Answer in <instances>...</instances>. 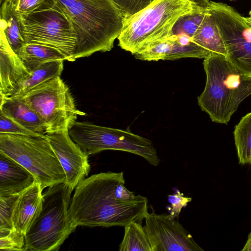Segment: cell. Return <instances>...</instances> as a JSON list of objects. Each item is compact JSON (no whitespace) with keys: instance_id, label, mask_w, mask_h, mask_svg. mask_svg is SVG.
<instances>
[{"instance_id":"cell-1","label":"cell","mask_w":251,"mask_h":251,"mask_svg":"<svg viewBox=\"0 0 251 251\" xmlns=\"http://www.w3.org/2000/svg\"><path fill=\"white\" fill-rule=\"evenodd\" d=\"M125 180L123 172L100 173L83 179L71 198L69 213L77 226H125L142 223L148 212V200L138 195L122 201L116 194L118 185Z\"/></svg>"},{"instance_id":"cell-2","label":"cell","mask_w":251,"mask_h":251,"mask_svg":"<svg viewBox=\"0 0 251 251\" xmlns=\"http://www.w3.org/2000/svg\"><path fill=\"white\" fill-rule=\"evenodd\" d=\"M77 34L74 58L110 51L123 27V14L113 0H53Z\"/></svg>"},{"instance_id":"cell-3","label":"cell","mask_w":251,"mask_h":251,"mask_svg":"<svg viewBox=\"0 0 251 251\" xmlns=\"http://www.w3.org/2000/svg\"><path fill=\"white\" fill-rule=\"evenodd\" d=\"M203 65L206 79L198 97V104L213 122L226 125L241 102L251 94V78L221 54L210 53Z\"/></svg>"},{"instance_id":"cell-4","label":"cell","mask_w":251,"mask_h":251,"mask_svg":"<svg viewBox=\"0 0 251 251\" xmlns=\"http://www.w3.org/2000/svg\"><path fill=\"white\" fill-rule=\"evenodd\" d=\"M201 9L190 0H153L138 12L123 16L119 46L134 55L171 36L181 17Z\"/></svg>"},{"instance_id":"cell-5","label":"cell","mask_w":251,"mask_h":251,"mask_svg":"<svg viewBox=\"0 0 251 251\" xmlns=\"http://www.w3.org/2000/svg\"><path fill=\"white\" fill-rule=\"evenodd\" d=\"M72 192L66 183L48 187L41 210L25 234V251H57L75 230L69 213Z\"/></svg>"},{"instance_id":"cell-6","label":"cell","mask_w":251,"mask_h":251,"mask_svg":"<svg viewBox=\"0 0 251 251\" xmlns=\"http://www.w3.org/2000/svg\"><path fill=\"white\" fill-rule=\"evenodd\" d=\"M18 18L25 43L52 47L67 61L76 60V33L68 17L53 0H45L33 11Z\"/></svg>"},{"instance_id":"cell-7","label":"cell","mask_w":251,"mask_h":251,"mask_svg":"<svg viewBox=\"0 0 251 251\" xmlns=\"http://www.w3.org/2000/svg\"><path fill=\"white\" fill-rule=\"evenodd\" d=\"M0 151L29 171L43 190L66 182L64 171L46 137L0 133Z\"/></svg>"},{"instance_id":"cell-8","label":"cell","mask_w":251,"mask_h":251,"mask_svg":"<svg viewBox=\"0 0 251 251\" xmlns=\"http://www.w3.org/2000/svg\"><path fill=\"white\" fill-rule=\"evenodd\" d=\"M68 132L88 156L105 150H117L140 156L153 166L160 163L151 141L130 131L76 121Z\"/></svg>"},{"instance_id":"cell-9","label":"cell","mask_w":251,"mask_h":251,"mask_svg":"<svg viewBox=\"0 0 251 251\" xmlns=\"http://www.w3.org/2000/svg\"><path fill=\"white\" fill-rule=\"evenodd\" d=\"M22 97L44 122L46 134L69 129L77 116L86 115L77 108L68 86L60 76L41 83Z\"/></svg>"},{"instance_id":"cell-10","label":"cell","mask_w":251,"mask_h":251,"mask_svg":"<svg viewBox=\"0 0 251 251\" xmlns=\"http://www.w3.org/2000/svg\"><path fill=\"white\" fill-rule=\"evenodd\" d=\"M225 45L227 59L251 78V27L233 7L210 1L208 7Z\"/></svg>"},{"instance_id":"cell-11","label":"cell","mask_w":251,"mask_h":251,"mask_svg":"<svg viewBox=\"0 0 251 251\" xmlns=\"http://www.w3.org/2000/svg\"><path fill=\"white\" fill-rule=\"evenodd\" d=\"M145 218L144 227L152 251H203L193 237L169 214H156L152 206Z\"/></svg>"},{"instance_id":"cell-12","label":"cell","mask_w":251,"mask_h":251,"mask_svg":"<svg viewBox=\"0 0 251 251\" xmlns=\"http://www.w3.org/2000/svg\"><path fill=\"white\" fill-rule=\"evenodd\" d=\"M66 175V183L73 191L87 176L90 165L88 156L70 137L68 129L46 134Z\"/></svg>"},{"instance_id":"cell-13","label":"cell","mask_w":251,"mask_h":251,"mask_svg":"<svg viewBox=\"0 0 251 251\" xmlns=\"http://www.w3.org/2000/svg\"><path fill=\"white\" fill-rule=\"evenodd\" d=\"M210 52L184 34L169 37L134 54L143 61L174 60L182 58H205Z\"/></svg>"},{"instance_id":"cell-14","label":"cell","mask_w":251,"mask_h":251,"mask_svg":"<svg viewBox=\"0 0 251 251\" xmlns=\"http://www.w3.org/2000/svg\"><path fill=\"white\" fill-rule=\"evenodd\" d=\"M30 73V71L11 48L3 32L0 31V94L8 96L16 85Z\"/></svg>"},{"instance_id":"cell-15","label":"cell","mask_w":251,"mask_h":251,"mask_svg":"<svg viewBox=\"0 0 251 251\" xmlns=\"http://www.w3.org/2000/svg\"><path fill=\"white\" fill-rule=\"evenodd\" d=\"M43 191L40 184L35 181L19 194L12 214L13 229L25 235L41 210Z\"/></svg>"},{"instance_id":"cell-16","label":"cell","mask_w":251,"mask_h":251,"mask_svg":"<svg viewBox=\"0 0 251 251\" xmlns=\"http://www.w3.org/2000/svg\"><path fill=\"white\" fill-rule=\"evenodd\" d=\"M35 181L29 171L0 151V197L20 194Z\"/></svg>"},{"instance_id":"cell-17","label":"cell","mask_w":251,"mask_h":251,"mask_svg":"<svg viewBox=\"0 0 251 251\" xmlns=\"http://www.w3.org/2000/svg\"><path fill=\"white\" fill-rule=\"evenodd\" d=\"M0 110L34 132L46 134L44 122L23 97H5L0 94Z\"/></svg>"},{"instance_id":"cell-18","label":"cell","mask_w":251,"mask_h":251,"mask_svg":"<svg viewBox=\"0 0 251 251\" xmlns=\"http://www.w3.org/2000/svg\"><path fill=\"white\" fill-rule=\"evenodd\" d=\"M63 60L52 61L39 65L30 71V74L17 84L5 97L23 96L41 83L60 76L63 70Z\"/></svg>"},{"instance_id":"cell-19","label":"cell","mask_w":251,"mask_h":251,"mask_svg":"<svg viewBox=\"0 0 251 251\" xmlns=\"http://www.w3.org/2000/svg\"><path fill=\"white\" fill-rule=\"evenodd\" d=\"M193 39L210 53L226 57L227 52L221 33L209 11L195 33Z\"/></svg>"},{"instance_id":"cell-20","label":"cell","mask_w":251,"mask_h":251,"mask_svg":"<svg viewBox=\"0 0 251 251\" xmlns=\"http://www.w3.org/2000/svg\"><path fill=\"white\" fill-rule=\"evenodd\" d=\"M0 31L16 53L25 42L17 12L8 0H3L0 4Z\"/></svg>"},{"instance_id":"cell-21","label":"cell","mask_w":251,"mask_h":251,"mask_svg":"<svg viewBox=\"0 0 251 251\" xmlns=\"http://www.w3.org/2000/svg\"><path fill=\"white\" fill-rule=\"evenodd\" d=\"M16 53L30 71L43 63L66 60L65 56L56 49L34 43H25Z\"/></svg>"},{"instance_id":"cell-22","label":"cell","mask_w":251,"mask_h":251,"mask_svg":"<svg viewBox=\"0 0 251 251\" xmlns=\"http://www.w3.org/2000/svg\"><path fill=\"white\" fill-rule=\"evenodd\" d=\"M124 227L120 251H152L147 232L141 223L132 222Z\"/></svg>"},{"instance_id":"cell-23","label":"cell","mask_w":251,"mask_h":251,"mask_svg":"<svg viewBox=\"0 0 251 251\" xmlns=\"http://www.w3.org/2000/svg\"><path fill=\"white\" fill-rule=\"evenodd\" d=\"M233 135L239 163L251 164V112L235 126Z\"/></svg>"},{"instance_id":"cell-24","label":"cell","mask_w":251,"mask_h":251,"mask_svg":"<svg viewBox=\"0 0 251 251\" xmlns=\"http://www.w3.org/2000/svg\"><path fill=\"white\" fill-rule=\"evenodd\" d=\"M208 13V8L201 9L181 17L172 29V35L184 34L193 38Z\"/></svg>"},{"instance_id":"cell-25","label":"cell","mask_w":251,"mask_h":251,"mask_svg":"<svg viewBox=\"0 0 251 251\" xmlns=\"http://www.w3.org/2000/svg\"><path fill=\"white\" fill-rule=\"evenodd\" d=\"M121 10L123 16L133 14L148 5L153 0H113ZM198 7L206 9L210 0H190Z\"/></svg>"},{"instance_id":"cell-26","label":"cell","mask_w":251,"mask_h":251,"mask_svg":"<svg viewBox=\"0 0 251 251\" xmlns=\"http://www.w3.org/2000/svg\"><path fill=\"white\" fill-rule=\"evenodd\" d=\"M25 236L13 228L11 230H0V249L25 251Z\"/></svg>"},{"instance_id":"cell-27","label":"cell","mask_w":251,"mask_h":251,"mask_svg":"<svg viewBox=\"0 0 251 251\" xmlns=\"http://www.w3.org/2000/svg\"><path fill=\"white\" fill-rule=\"evenodd\" d=\"M0 133L45 137L46 134L34 132L23 126L0 110Z\"/></svg>"},{"instance_id":"cell-28","label":"cell","mask_w":251,"mask_h":251,"mask_svg":"<svg viewBox=\"0 0 251 251\" xmlns=\"http://www.w3.org/2000/svg\"><path fill=\"white\" fill-rule=\"evenodd\" d=\"M19 194L0 197V230L13 229L12 217Z\"/></svg>"},{"instance_id":"cell-29","label":"cell","mask_w":251,"mask_h":251,"mask_svg":"<svg viewBox=\"0 0 251 251\" xmlns=\"http://www.w3.org/2000/svg\"><path fill=\"white\" fill-rule=\"evenodd\" d=\"M192 201V198L184 196L178 189L168 196V201L170 203L167 209L169 215L173 218H178L181 209L185 207Z\"/></svg>"},{"instance_id":"cell-30","label":"cell","mask_w":251,"mask_h":251,"mask_svg":"<svg viewBox=\"0 0 251 251\" xmlns=\"http://www.w3.org/2000/svg\"><path fill=\"white\" fill-rule=\"evenodd\" d=\"M18 16L26 15L39 6L45 0H8Z\"/></svg>"},{"instance_id":"cell-31","label":"cell","mask_w":251,"mask_h":251,"mask_svg":"<svg viewBox=\"0 0 251 251\" xmlns=\"http://www.w3.org/2000/svg\"><path fill=\"white\" fill-rule=\"evenodd\" d=\"M242 251H251V232L248 235L247 242Z\"/></svg>"},{"instance_id":"cell-32","label":"cell","mask_w":251,"mask_h":251,"mask_svg":"<svg viewBox=\"0 0 251 251\" xmlns=\"http://www.w3.org/2000/svg\"><path fill=\"white\" fill-rule=\"evenodd\" d=\"M247 23L251 27V10L249 13V16L245 17Z\"/></svg>"},{"instance_id":"cell-33","label":"cell","mask_w":251,"mask_h":251,"mask_svg":"<svg viewBox=\"0 0 251 251\" xmlns=\"http://www.w3.org/2000/svg\"><path fill=\"white\" fill-rule=\"evenodd\" d=\"M3 0H0V4L2 2Z\"/></svg>"},{"instance_id":"cell-34","label":"cell","mask_w":251,"mask_h":251,"mask_svg":"<svg viewBox=\"0 0 251 251\" xmlns=\"http://www.w3.org/2000/svg\"></svg>"}]
</instances>
